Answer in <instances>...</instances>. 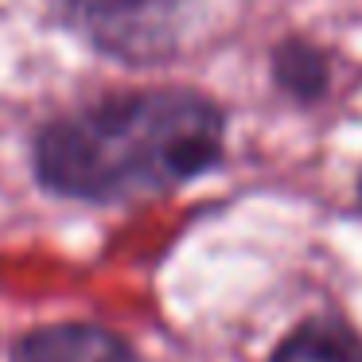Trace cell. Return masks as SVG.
I'll use <instances>...</instances> for the list:
<instances>
[{"instance_id": "1", "label": "cell", "mask_w": 362, "mask_h": 362, "mask_svg": "<svg viewBox=\"0 0 362 362\" xmlns=\"http://www.w3.org/2000/svg\"><path fill=\"white\" fill-rule=\"evenodd\" d=\"M226 113L199 90H136L47 121L32 141L43 191L74 203L125 206L214 172Z\"/></svg>"}, {"instance_id": "2", "label": "cell", "mask_w": 362, "mask_h": 362, "mask_svg": "<svg viewBox=\"0 0 362 362\" xmlns=\"http://www.w3.org/2000/svg\"><path fill=\"white\" fill-rule=\"evenodd\" d=\"M51 16L98 55L125 66H152L180 51L191 0H43Z\"/></svg>"}, {"instance_id": "3", "label": "cell", "mask_w": 362, "mask_h": 362, "mask_svg": "<svg viewBox=\"0 0 362 362\" xmlns=\"http://www.w3.org/2000/svg\"><path fill=\"white\" fill-rule=\"evenodd\" d=\"M12 362H144L121 331L105 323H47L12 346Z\"/></svg>"}, {"instance_id": "4", "label": "cell", "mask_w": 362, "mask_h": 362, "mask_svg": "<svg viewBox=\"0 0 362 362\" xmlns=\"http://www.w3.org/2000/svg\"><path fill=\"white\" fill-rule=\"evenodd\" d=\"M269 362H362V335L343 315H308L276 343Z\"/></svg>"}, {"instance_id": "5", "label": "cell", "mask_w": 362, "mask_h": 362, "mask_svg": "<svg viewBox=\"0 0 362 362\" xmlns=\"http://www.w3.org/2000/svg\"><path fill=\"white\" fill-rule=\"evenodd\" d=\"M273 82L281 94H288L300 105L320 102L331 86V55L320 43L288 35L273 51Z\"/></svg>"}, {"instance_id": "6", "label": "cell", "mask_w": 362, "mask_h": 362, "mask_svg": "<svg viewBox=\"0 0 362 362\" xmlns=\"http://www.w3.org/2000/svg\"><path fill=\"white\" fill-rule=\"evenodd\" d=\"M358 206H362V180H358Z\"/></svg>"}]
</instances>
